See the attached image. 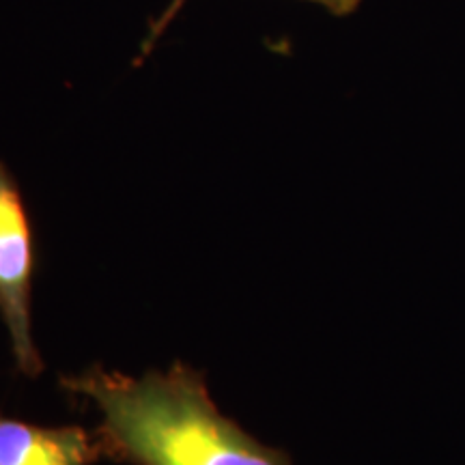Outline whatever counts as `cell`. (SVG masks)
<instances>
[{
  "mask_svg": "<svg viewBox=\"0 0 465 465\" xmlns=\"http://www.w3.org/2000/svg\"><path fill=\"white\" fill-rule=\"evenodd\" d=\"M65 391L102 411V457L130 465H293L289 452L261 444L209 397L205 377L174 362L138 380L93 366L61 377Z\"/></svg>",
  "mask_w": 465,
  "mask_h": 465,
  "instance_id": "6da1fadb",
  "label": "cell"
},
{
  "mask_svg": "<svg viewBox=\"0 0 465 465\" xmlns=\"http://www.w3.org/2000/svg\"><path fill=\"white\" fill-rule=\"evenodd\" d=\"M35 265L31 216L15 177L0 162V317L7 325L17 371L26 377L44 371L31 322Z\"/></svg>",
  "mask_w": 465,
  "mask_h": 465,
  "instance_id": "7a4b0ae2",
  "label": "cell"
},
{
  "mask_svg": "<svg viewBox=\"0 0 465 465\" xmlns=\"http://www.w3.org/2000/svg\"><path fill=\"white\" fill-rule=\"evenodd\" d=\"M100 459L97 435L83 427H39L0 414V465H93Z\"/></svg>",
  "mask_w": 465,
  "mask_h": 465,
  "instance_id": "3957f363",
  "label": "cell"
},
{
  "mask_svg": "<svg viewBox=\"0 0 465 465\" xmlns=\"http://www.w3.org/2000/svg\"><path fill=\"white\" fill-rule=\"evenodd\" d=\"M185 3H188V0H171L168 7L160 14V17H155V20L151 22L147 37H144V42L141 45V58H147L151 54V50L155 48V44H158V39L166 33V28L173 25V20L179 15V11L185 7ZM306 3H315L319 7L328 9L330 14L336 17H347L356 14L360 5H362V0H306Z\"/></svg>",
  "mask_w": 465,
  "mask_h": 465,
  "instance_id": "277c9868",
  "label": "cell"
}]
</instances>
